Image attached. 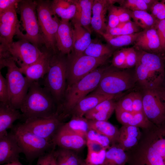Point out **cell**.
Returning a JSON list of instances; mask_svg holds the SVG:
<instances>
[{
	"label": "cell",
	"instance_id": "cell-45",
	"mask_svg": "<svg viewBox=\"0 0 165 165\" xmlns=\"http://www.w3.org/2000/svg\"><path fill=\"white\" fill-rule=\"evenodd\" d=\"M9 92L7 81L0 72V102L9 103Z\"/></svg>",
	"mask_w": 165,
	"mask_h": 165
},
{
	"label": "cell",
	"instance_id": "cell-39",
	"mask_svg": "<svg viewBox=\"0 0 165 165\" xmlns=\"http://www.w3.org/2000/svg\"><path fill=\"white\" fill-rule=\"evenodd\" d=\"M86 139L87 141L97 143L106 149L111 146V144H112L111 141L108 137L92 129H90L88 132Z\"/></svg>",
	"mask_w": 165,
	"mask_h": 165
},
{
	"label": "cell",
	"instance_id": "cell-57",
	"mask_svg": "<svg viewBox=\"0 0 165 165\" xmlns=\"http://www.w3.org/2000/svg\"><path fill=\"white\" fill-rule=\"evenodd\" d=\"M81 165H89L87 164L86 163L84 160V161H83V162H82V163Z\"/></svg>",
	"mask_w": 165,
	"mask_h": 165
},
{
	"label": "cell",
	"instance_id": "cell-1",
	"mask_svg": "<svg viewBox=\"0 0 165 165\" xmlns=\"http://www.w3.org/2000/svg\"><path fill=\"white\" fill-rule=\"evenodd\" d=\"M20 109L25 120L59 113L58 106L53 96L38 81L31 83Z\"/></svg>",
	"mask_w": 165,
	"mask_h": 165
},
{
	"label": "cell",
	"instance_id": "cell-59",
	"mask_svg": "<svg viewBox=\"0 0 165 165\" xmlns=\"http://www.w3.org/2000/svg\"></svg>",
	"mask_w": 165,
	"mask_h": 165
},
{
	"label": "cell",
	"instance_id": "cell-19",
	"mask_svg": "<svg viewBox=\"0 0 165 165\" xmlns=\"http://www.w3.org/2000/svg\"><path fill=\"white\" fill-rule=\"evenodd\" d=\"M116 96L93 92L79 101L70 112L69 116L83 117L100 103L105 100L114 99Z\"/></svg>",
	"mask_w": 165,
	"mask_h": 165
},
{
	"label": "cell",
	"instance_id": "cell-4",
	"mask_svg": "<svg viewBox=\"0 0 165 165\" xmlns=\"http://www.w3.org/2000/svg\"><path fill=\"white\" fill-rule=\"evenodd\" d=\"M44 87L50 93L59 108L67 88V56L59 52L53 54L50 68L44 78Z\"/></svg>",
	"mask_w": 165,
	"mask_h": 165
},
{
	"label": "cell",
	"instance_id": "cell-11",
	"mask_svg": "<svg viewBox=\"0 0 165 165\" xmlns=\"http://www.w3.org/2000/svg\"><path fill=\"white\" fill-rule=\"evenodd\" d=\"M143 109L150 121L160 124L165 121V88L143 89Z\"/></svg>",
	"mask_w": 165,
	"mask_h": 165
},
{
	"label": "cell",
	"instance_id": "cell-53",
	"mask_svg": "<svg viewBox=\"0 0 165 165\" xmlns=\"http://www.w3.org/2000/svg\"><path fill=\"white\" fill-rule=\"evenodd\" d=\"M105 33L112 36H117L122 35L121 29L118 26L115 28L107 29Z\"/></svg>",
	"mask_w": 165,
	"mask_h": 165
},
{
	"label": "cell",
	"instance_id": "cell-37",
	"mask_svg": "<svg viewBox=\"0 0 165 165\" xmlns=\"http://www.w3.org/2000/svg\"><path fill=\"white\" fill-rule=\"evenodd\" d=\"M154 139L151 146L163 158L165 162V129L158 131Z\"/></svg>",
	"mask_w": 165,
	"mask_h": 165
},
{
	"label": "cell",
	"instance_id": "cell-54",
	"mask_svg": "<svg viewBox=\"0 0 165 165\" xmlns=\"http://www.w3.org/2000/svg\"><path fill=\"white\" fill-rule=\"evenodd\" d=\"M144 2L149 7L153 4L156 0H143Z\"/></svg>",
	"mask_w": 165,
	"mask_h": 165
},
{
	"label": "cell",
	"instance_id": "cell-41",
	"mask_svg": "<svg viewBox=\"0 0 165 165\" xmlns=\"http://www.w3.org/2000/svg\"><path fill=\"white\" fill-rule=\"evenodd\" d=\"M151 14L158 20L165 19V0L159 2L156 0L151 6Z\"/></svg>",
	"mask_w": 165,
	"mask_h": 165
},
{
	"label": "cell",
	"instance_id": "cell-9",
	"mask_svg": "<svg viewBox=\"0 0 165 165\" xmlns=\"http://www.w3.org/2000/svg\"><path fill=\"white\" fill-rule=\"evenodd\" d=\"M39 24L44 40L45 46L54 53L58 52L56 36L60 20L52 9L49 0H36Z\"/></svg>",
	"mask_w": 165,
	"mask_h": 165
},
{
	"label": "cell",
	"instance_id": "cell-48",
	"mask_svg": "<svg viewBox=\"0 0 165 165\" xmlns=\"http://www.w3.org/2000/svg\"><path fill=\"white\" fill-rule=\"evenodd\" d=\"M140 28L133 21L131 20L124 23L121 28L122 35H128L136 33L141 31Z\"/></svg>",
	"mask_w": 165,
	"mask_h": 165
},
{
	"label": "cell",
	"instance_id": "cell-26",
	"mask_svg": "<svg viewBox=\"0 0 165 165\" xmlns=\"http://www.w3.org/2000/svg\"><path fill=\"white\" fill-rule=\"evenodd\" d=\"M73 25V44L72 52L75 54H81L90 43L91 33L77 24Z\"/></svg>",
	"mask_w": 165,
	"mask_h": 165
},
{
	"label": "cell",
	"instance_id": "cell-27",
	"mask_svg": "<svg viewBox=\"0 0 165 165\" xmlns=\"http://www.w3.org/2000/svg\"><path fill=\"white\" fill-rule=\"evenodd\" d=\"M50 4L53 13L61 20H69L74 18L76 11L74 0H54Z\"/></svg>",
	"mask_w": 165,
	"mask_h": 165
},
{
	"label": "cell",
	"instance_id": "cell-44",
	"mask_svg": "<svg viewBox=\"0 0 165 165\" xmlns=\"http://www.w3.org/2000/svg\"><path fill=\"white\" fill-rule=\"evenodd\" d=\"M128 49H122L114 54L112 63L114 67L119 69H124Z\"/></svg>",
	"mask_w": 165,
	"mask_h": 165
},
{
	"label": "cell",
	"instance_id": "cell-58",
	"mask_svg": "<svg viewBox=\"0 0 165 165\" xmlns=\"http://www.w3.org/2000/svg\"><path fill=\"white\" fill-rule=\"evenodd\" d=\"M4 165V164H3V165Z\"/></svg>",
	"mask_w": 165,
	"mask_h": 165
},
{
	"label": "cell",
	"instance_id": "cell-32",
	"mask_svg": "<svg viewBox=\"0 0 165 165\" xmlns=\"http://www.w3.org/2000/svg\"><path fill=\"white\" fill-rule=\"evenodd\" d=\"M88 152L86 158L84 160L89 165H101L105 157L106 149L100 145L87 140Z\"/></svg>",
	"mask_w": 165,
	"mask_h": 165
},
{
	"label": "cell",
	"instance_id": "cell-49",
	"mask_svg": "<svg viewBox=\"0 0 165 165\" xmlns=\"http://www.w3.org/2000/svg\"><path fill=\"white\" fill-rule=\"evenodd\" d=\"M132 109L134 112L144 111L142 94L138 92H134Z\"/></svg>",
	"mask_w": 165,
	"mask_h": 165
},
{
	"label": "cell",
	"instance_id": "cell-8",
	"mask_svg": "<svg viewBox=\"0 0 165 165\" xmlns=\"http://www.w3.org/2000/svg\"><path fill=\"white\" fill-rule=\"evenodd\" d=\"M109 57L95 58L72 52L67 56V88L100 67Z\"/></svg>",
	"mask_w": 165,
	"mask_h": 165
},
{
	"label": "cell",
	"instance_id": "cell-14",
	"mask_svg": "<svg viewBox=\"0 0 165 165\" xmlns=\"http://www.w3.org/2000/svg\"><path fill=\"white\" fill-rule=\"evenodd\" d=\"M8 50L13 60L19 66H27L36 62L42 55L43 50L29 41L20 39L13 42Z\"/></svg>",
	"mask_w": 165,
	"mask_h": 165
},
{
	"label": "cell",
	"instance_id": "cell-23",
	"mask_svg": "<svg viewBox=\"0 0 165 165\" xmlns=\"http://www.w3.org/2000/svg\"><path fill=\"white\" fill-rule=\"evenodd\" d=\"M22 119V115L19 109L9 103L0 102V138L8 134L7 130L13 127L15 121Z\"/></svg>",
	"mask_w": 165,
	"mask_h": 165
},
{
	"label": "cell",
	"instance_id": "cell-51",
	"mask_svg": "<svg viewBox=\"0 0 165 165\" xmlns=\"http://www.w3.org/2000/svg\"><path fill=\"white\" fill-rule=\"evenodd\" d=\"M20 1V0H0V14L13 6H17Z\"/></svg>",
	"mask_w": 165,
	"mask_h": 165
},
{
	"label": "cell",
	"instance_id": "cell-50",
	"mask_svg": "<svg viewBox=\"0 0 165 165\" xmlns=\"http://www.w3.org/2000/svg\"><path fill=\"white\" fill-rule=\"evenodd\" d=\"M117 13L120 23L131 20V11L121 7H117Z\"/></svg>",
	"mask_w": 165,
	"mask_h": 165
},
{
	"label": "cell",
	"instance_id": "cell-2",
	"mask_svg": "<svg viewBox=\"0 0 165 165\" xmlns=\"http://www.w3.org/2000/svg\"><path fill=\"white\" fill-rule=\"evenodd\" d=\"M137 52L134 74L136 82L143 89H153L162 86L165 76L162 58L155 53L141 50Z\"/></svg>",
	"mask_w": 165,
	"mask_h": 165
},
{
	"label": "cell",
	"instance_id": "cell-24",
	"mask_svg": "<svg viewBox=\"0 0 165 165\" xmlns=\"http://www.w3.org/2000/svg\"><path fill=\"white\" fill-rule=\"evenodd\" d=\"M129 165H165L163 158L151 146L133 156L128 157Z\"/></svg>",
	"mask_w": 165,
	"mask_h": 165
},
{
	"label": "cell",
	"instance_id": "cell-13",
	"mask_svg": "<svg viewBox=\"0 0 165 165\" xmlns=\"http://www.w3.org/2000/svg\"><path fill=\"white\" fill-rule=\"evenodd\" d=\"M17 6L0 14V51L8 50L13 42V37L16 35L19 38L23 33L16 13Z\"/></svg>",
	"mask_w": 165,
	"mask_h": 165
},
{
	"label": "cell",
	"instance_id": "cell-22",
	"mask_svg": "<svg viewBox=\"0 0 165 165\" xmlns=\"http://www.w3.org/2000/svg\"><path fill=\"white\" fill-rule=\"evenodd\" d=\"M76 6V11L72 19L73 24L82 26L91 33V21L92 7L94 0H74Z\"/></svg>",
	"mask_w": 165,
	"mask_h": 165
},
{
	"label": "cell",
	"instance_id": "cell-31",
	"mask_svg": "<svg viewBox=\"0 0 165 165\" xmlns=\"http://www.w3.org/2000/svg\"><path fill=\"white\" fill-rule=\"evenodd\" d=\"M128 156L118 145H111L106 150L105 157L101 165H125Z\"/></svg>",
	"mask_w": 165,
	"mask_h": 165
},
{
	"label": "cell",
	"instance_id": "cell-5",
	"mask_svg": "<svg viewBox=\"0 0 165 165\" xmlns=\"http://www.w3.org/2000/svg\"><path fill=\"white\" fill-rule=\"evenodd\" d=\"M5 67L7 68L6 78L9 90V104L20 109L32 82L23 75L12 57L0 61V70Z\"/></svg>",
	"mask_w": 165,
	"mask_h": 165
},
{
	"label": "cell",
	"instance_id": "cell-35",
	"mask_svg": "<svg viewBox=\"0 0 165 165\" xmlns=\"http://www.w3.org/2000/svg\"><path fill=\"white\" fill-rule=\"evenodd\" d=\"M112 52V50L109 46L101 43L99 40L95 39H92L83 54L94 57L100 58L110 57Z\"/></svg>",
	"mask_w": 165,
	"mask_h": 165
},
{
	"label": "cell",
	"instance_id": "cell-7",
	"mask_svg": "<svg viewBox=\"0 0 165 165\" xmlns=\"http://www.w3.org/2000/svg\"><path fill=\"white\" fill-rule=\"evenodd\" d=\"M36 6V0H23L19 3L17 7L20 21L26 32L19 38L29 41L42 50L45 46L38 20Z\"/></svg>",
	"mask_w": 165,
	"mask_h": 165
},
{
	"label": "cell",
	"instance_id": "cell-6",
	"mask_svg": "<svg viewBox=\"0 0 165 165\" xmlns=\"http://www.w3.org/2000/svg\"><path fill=\"white\" fill-rule=\"evenodd\" d=\"M15 135L23 153L29 161L51 151L56 146L53 142L39 137L26 129L21 124L13 126Z\"/></svg>",
	"mask_w": 165,
	"mask_h": 165
},
{
	"label": "cell",
	"instance_id": "cell-30",
	"mask_svg": "<svg viewBox=\"0 0 165 165\" xmlns=\"http://www.w3.org/2000/svg\"><path fill=\"white\" fill-rule=\"evenodd\" d=\"M59 148L53 152L57 165H81L84 161L77 152Z\"/></svg>",
	"mask_w": 165,
	"mask_h": 165
},
{
	"label": "cell",
	"instance_id": "cell-12",
	"mask_svg": "<svg viewBox=\"0 0 165 165\" xmlns=\"http://www.w3.org/2000/svg\"><path fill=\"white\" fill-rule=\"evenodd\" d=\"M64 119L61 114L57 113L47 118L27 119L21 124L35 135L52 142L53 138L64 124Z\"/></svg>",
	"mask_w": 165,
	"mask_h": 165
},
{
	"label": "cell",
	"instance_id": "cell-21",
	"mask_svg": "<svg viewBox=\"0 0 165 165\" xmlns=\"http://www.w3.org/2000/svg\"><path fill=\"white\" fill-rule=\"evenodd\" d=\"M134 44L138 50L151 53L162 50L155 27L142 31Z\"/></svg>",
	"mask_w": 165,
	"mask_h": 165
},
{
	"label": "cell",
	"instance_id": "cell-15",
	"mask_svg": "<svg viewBox=\"0 0 165 165\" xmlns=\"http://www.w3.org/2000/svg\"><path fill=\"white\" fill-rule=\"evenodd\" d=\"M43 50V54L36 62L19 67L21 72L31 82L44 78L49 69L51 58L54 53L45 47Z\"/></svg>",
	"mask_w": 165,
	"mask_h": 165
},
{
	"label": "cell",
	"instance_id": "cell-20",
	"mask_svg": "<svg viewBox=\"0 0 165 165\" xmlns=\"http://www.w3.org/2000/svg\"><path fill=\"white\" fill-rule=\"evenodd\" d=\"M110 3V0H94L93 3L91 26L100 35L106 31V15Z\"/></svg>",
	"mask_w": 165,
	"mask_h": 165
},
{
	"label": "cell",
	"instance_id": "cell-34",
	"mask_svg": "<svg viewBox=\"0 0 165 165\" xmlns=\"http://www.w3.org/2000/svg\"><path fill=\"white\" fill-rule=\"evenodd\" d=\"M131 16L133 21L143 30L155 27L158 21L144 10L131 11Z\"/></svg>",
	"mask_w": 165,
	"mask_h": 165
},
{
	"label": "cell",
	"instance_id": "cell-28",
	"mask_svg": "<svg viewBox=\"0 0 165 165\" xmlns=\"http://www.w3.org/2000/svg\"><path fill=\"white\" fill-rule=\"evenodd\" d=\"M88 121L90 129L108 137L112 145L118 143L119 131L116 127L107 121L93 120Z\"/></svg>",
	"mask_w": 165,
	"mask_h": 165
},
{
	"label": "cell",
	"instance_id": "cell-43",
	"mask_svg": "<svg viewBox=\"0 0 165 165\" xmlns=\"http://www.w3.org/2000/svg\"><path fill=\"white\" fill-rule=\"evenodd\" d=\"M110 1L108 11V20L107 29L116 27L120 24L117 13V6L113 4L112 0Z\"/></svg>",
	"mask_w": 165,
	"mask_h": 165
},
{
	"label": "cell",
	"instance_id": "cell-17",
	"mask_svg": "<svg viewBox=\"0 0 165 165\" xmlns=\"http://www.w3.org/2000/svg\"><path fill=\"white\" fill-rule=\"evenodd\" d=\"M22 150L14 134L11 132L0 138V164L19 161Z\"/></svg>",
	"mask_w": 165,
	"mask_h": 165
},
{
	"label": "cell",
	"instance_id": "cell-18",
	"mask_svg": "<svg viewBox=\"0 0 165 165\" xmlns=\"http://www.w3.org/2000/svg\"><path fill=\"white\" fill-rule=\"evenodd\" d=\"M57 50L61 53L67 55L73 49V31L69 20H61L56 36Z\"/></svg>",
	"mask_w": 165,
	"mask_h": 165
},
{
	"label": "cell",
	"instance_id": "cell-16",
	"mask_svg": "<svg viewBox=\"0 0 165 165\" xmlns=\"http://www.w3.org/2000/svg\"><path fill=\"white\" fill-rule=\"evenodd\" d=\"M63 125L53 138V143L60 148L76 152L82 149L86 145V139L68 130Z\"/></svg>",
	"mask_w": 165,
	"mask_h": 165
},
{
	"label": "cell",
	"instance_id": "cell-3",
	"mask_svg": "<svg viewBox=\"0 0 165 165\" xmlns=\"http://www.w3.org/2000/svg\"><path fill=\"white\" fill-rule=\"evenodd\" d=\"M107 68L100 67L66 88L63 101L59 108L65 119L78 102L94 90Z\"/></svg>",
	"mask_w": 165,
	"mask_h": 165
},
{
	"label": "cell",
	"instance_id": "cell-56",
	"mask_svg": "<svg viewBox=\"0 0 165 165\" xmlns=\"http://www.w3.org/2000/svg\"><path fill=\"white\" fill-rule=\"evenodd\" d=\"M49 165H57L55 159L53 156V154L52 160Z\"/></svg>",
	"mask_w": 165,
	"mask_h": 165
},
{
	"label": "cell",
	"instance_id": "cell-42",
	"mask_svg": "<svg viewBox=\"0 0 165 165\" xmlns=\"http://www.w3.org/2000/svg\"><path fill=\"white\" fill-rule=\"evenodd\" d=\"M134 92L126 95L116 103V108L130 112H133L132 109Z\"/></svg>",
	"mask_w": 165,
	"mask_h": 165
},
{
	"label": "cell",
	"instance_id": "cell-38",
	"mask_svg": "<svg viewBox=\"0 0 165 165\" xmlns=\"http://www.w3.org/2000/svg\"><path fill=\"white\" fill-rule=\"evenodd\" d=\"M120 5V7L131 11L144 10L147 11L150 10L149 7L144 2L143 0H115Z\"/></svg>",
	"mask_w": 165,
	"mask_h": 165
},
{
	"label": "cell",
	"instance_id": "cell-25",
	"mask_svg": "<svg viewBox=\"0 0 165 165\" xmlns=\"http://www.w3.org/2000/svg\"><path fill=\"white\" fill-rule=\"evenodd\" d=\"M114 99L105 100L87 112L84 115L88 120L107 121L115 110Z\"/></svg>",
	"mask_w": 165,
	"mask_h": 165
},
{
	"label": "cell",
	"instance_id": "cell-47",
	"mask_svg": "<svg viewBox=\"0 0 165 165\" xmlns=\"http://www.w3.org/2000/svg\"><path fill=\"white\" fill-rule=\"evenodd\" d=\"M162 50H165V19L158 20L155 27Z\"/></svg>",
	"mask_w": 165,
	"mask_h": 165
},
{
	"label": "cell",
	"instance_id": "cell-55",
	"mask_svg": "<svg viewBox=\"0 0 165 165\" xmlns=\"http://www.w3.org/2000/svg\"><path fill=\"white\" fill-rule=\"evenodd\" d=\"M4 165H24L21 163L19 161H16L9 163L4 164Z\"/></svg>",
	"mask_w": 165,
	"mask_h": 165
},
{
	"label": "cell",
	"instance_id": "cell-46",
	"mask_svg": "<svg viewBox=\"0 0 165 165\" xmlns=\"http://www.w3.org/2000/svg\"><path fill=\"white\" fill-rule=\"evenodd\" d=\"M137 57L136 50L133 47L128 48L124 69L128 68L135 66Z\"/></svg>",
	"mask_w": 165,
	"mask_h": 165
},
{
	"label": "cell",
	"instance_id": "cell-10",
	"mask_svg": "<svg viewBox=\"0 0 165 165\" xmlns=\"http://www.w3.org/2000/svg\"><path fill=\"white\" fill-rule=\"evenodd\" d=\"M136 82L135 74L126 70H108L104 73L93 92L116 95L133 87Z\"/></svg>",
	"mask_w": 165,
	"mask_h": 165
},
{
	"label": "cell",
	"instance_id": "cell-36",
	"mask_svg": "<svg viewBox=\"0 0 165 165\" xmlns=\"http://www.w3.org/2000/svg\"><path fill=\"white\" fill-rule=\"evenodd\" d=\"M141 32V31L130 35L117 36H112L105 33L101 35L110 45L115 47H119L134 43Z\"/></svg>",
	"mask_w": 165,
	"mask_h": 165
},
{
	"label": "cell",
	"instance_id": "cell-40",
	"mask_svg": "<svg viewBox=\"0 0 165 165\" xmlns=\"http://www.w3.org/2000/svg\"><path fill=\"white\" fill-rule=\"evenodd\" d=\"M116 116L117 120L123 126H134V113L130 112L116 108Z\"/></svg>",
	"mask_w": 165,
	"mask_h": 165
},
{
	"label": "cell",
	"instance_id": "cell-52",
	"mask_svg": "<svg viewBox=\"0 0 165 165\" xmlns=\"http://www.w3.org/2000/svg\"><path fill=\"white\" fill-rule=\"evenodd\" d=\"M55 148L51 151L38 158L36 165H49L52 160Z\"/></svg>",
	"mask_w": 165,
	"mask_h": 165
},
{
	"label": "cell",
	"instance_id": "cell-33",
	"mask_svg": "<svg viewBox=\"0 0 165 165\" xmlns=\"http://www.w3.org/2000/svg\"><path fill=\"white\" fill-rule=\"evenodd\" d=\"M63 126L68 130L86 139L90 130L88 120L83 117L72 116L70 120L67 123H64Z\"/></svg>",
	"mask_w": 165,
	"mask_h": 165
},
{
	"label": "cell",
	"instance_id": "cell-29",
	"mask_svg": "<svg viewBox=\"0 0 165 165\" xmlns=\"http://www.w3.org/2000/svg\"><path fill=\"white\" fill-rule=\"evenodd\" d=\"M118 145L124 149L131 148L137 143L139 136L138 127L131 126H123L119 130Z\"/></svg>",
	"mask_w": 165,
	"mask_h": 165
}]
</instances>
